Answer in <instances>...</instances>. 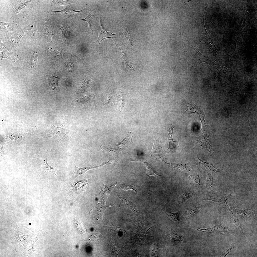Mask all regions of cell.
Listing matches in <instances>:
<instances>
[{
	"mask_svg": "<svg viewBox=\"0 0 257 257\" xmlns=\"http://www.w3.org/2000/svg\"><path fill=\"white\" fill-rule=\"evenodd\" d=\"M112 161L110 160H109L106 162H105L102 164L98 166H96L94 164L90 166L79 168L75 165V169L73 171L72 173V178L73 180H74L79 176L84 174L89 170L101 167L106 164H112Z\"/></svg>",
	"mask_w": 257,
	"mask_h": 257,
	"instance_id": "obj_5",
	"label": "cell"
},
{
	"mask_svg": "<svg viewBox=\"0 0 257 257\" xmlns=\"http://www.w3.org/2000/svg\"><path fill=\"white\" fill-rule=\"evenodd\" d=\"M109 206H106L104 202L103 201L94 203V208L95 213L100 221H102L104 211L106 208Z\"/></svg>",
	"mask_w": 257,
	"mask_h": 257,
	"instance_id": "obj_7",
	"label": "cell"
},
{
	"mask_svg": "<svg viewBox=\"0 0 257 257\" xmlns=\"http://www.w3.org/2000/svg\"><path fill=\"white\" fill-rule=\"evenodd\" d=\"M195 194L193 192L183 191L179 195L176 203L178 204L182 203Z\"/></svg>",
	"mask_w": 257,
	"mask_h": 257,
	"instance_id": "obj_10",
	"label": "cell"
},
{
	"mask_svg": "<svg viewBox=\"0 0 257 257\" xmlns=\"http://www.w3.org/2000/svg\"><path fill=\"white\" fill-rule=\"evenodd\" d=\"M187 178L188 180L196 183L200 186H201L200 183L201 178L199 176L195 174H193L187 176Z\"/></svg>",
	"mask_w": 257,
	"mask_h": 257,
	"instance_id": "obj_15",
	"label": "cell"
},
{
	"mask_svg": "<svg viewBox=\"0 0 257 257\" xmlns=\"http://www.w3.org/2000/svg\"><path fill=\"white\" fill-rule=\"evenodd\" d=\"M174 126L173 128L171 126L170 129L169 128V132L168 133V140L169 143L168 148L167 150V151L169 150L178 147V143L177 141H174L173 140L172 135L173 133V130Z\"/></svg>",
	"mask_w": 257,
	"mask_h": 257,
	"instance_id": "obj_11",
	"label": "cell"
},
{
	"mask_svg": "<svg viewBox=\"0 0 257 257\" xmlns=\"http://www.w3.org/2000/svg\"><path fill=\"white\" fill-rule=\"evenodd\" d=\"M133 136L132 133L129 132L128 133L126 137L119 143L114 145H110L108 146H102L101 148L103 150L108 153L109 155H111L112 153H121L122 150L127 147L131 143Z\"/></svg>",
	"mask_w": 257,
	"mask_h": 257,
	"instance_id": "obj_3",
	"label": "cell"
},
{
	"mask_svg": "<svg viewBox=\"0 0 257 257\" xmlns=\"http://www.w3.org/2000/svg\"><path fill=\"white\" fill-rule=\"evenodd\" d=\"M200 207L198 205L189 208L186 211L185 216L188 217L194 216L198 212Z\"/></svg>",
	"mask_w": 257,
	"mask_h": 257,
	"instance_id": "obj_16",
	"label": "cell"
},
{
	"mask_svg": "<svg viewBox=\"0 0 257 257\" xmlns=\"http://www.w3.org/2000/svg\"><path fill=\"white\" fill-rule=\"evenodd\" d=\"M168 164L171 165L174 167L179 168L182 170L183 171H189L190 170V169L189 167L185 165L170 163Z\"/></svg>",
	"mask_w": 257,
	"mask_h": 257,
	"instance_id": "obj_27",
	"label": "cell"
},
{
	"mask_svg": "<svg viewBox=\"0 0 257 257\" xmlns=\"http://www.w3.org/2000/svg\"><path fill=\"white\" fill-rule=\"evenodd\" d=\"M145 165L146 167V173L148 176V178L149 176L151 175H154L156 177L157 176H161L162 175L158 174L156 172L154 168L152 166L148 163L142 161Z\"/></svg>",
	"mask_w": 257,
	"mask_h": 257,
	"instance_id": "obj_13",
	"label": "cell"
},
{
	"mask_svg": "<svg viewBox=\"0 0 257 257\" xmlns=\"http://www.w3.org/2000/svg\"><path fill=\"white\" fill-rule=\"evenodd\" d=\"M26 35L32 38L34 41L37 40L40 36L37 31L36 24L34 21L29 25L24 28Z\"/></svg>",
	"mask_w": 257,
	"mask_h": 257,
	"instance_id": "obj_6",
	"label": "cell"
},
{
	"mask_svg": "<svg viewBox=\"0 0 257 257\" xmlns=\"http://www.w3.org/2000/svg\"><path fill=\"white\" fill-rule=\"evenodd\" d=\"M47 156H42L40 158V163L41 166L46 171L54 174L57 176L55 172L59 173L60 171L56 169L55 167H53L50 166L47 161Z\"/></svg>",
	"mask_w": 257,
	"mask_h": 257,
	"instance_id": "obj_9",
	"label": "cell"
},
{
	"mask_svg": "<svg viewBox=\"0 0 257 257\" xmlns=\"http://www.w3.org/2000/svg\"><path fill=\"white\" fill-rule=\"evenodd\" d=\"M58 76L55 74H53L48 78V80L54 90H56L58 86Z\"/></svg>",
	"mask_w": 257,
	"mask_h": 257,
	"instance_id": "obj_14",
	"label": "cell"
},
{
	"mask_svg": "<svg viewBox=\"0 0 257 257\" xmlns=\"http://www.w3.org/2000/svg\"><path fill=\"white\" fill-rule=\"evenodd\" d=\"M116 102L119 109L120 110H121L124 104V95L121 92L117 97Z\"/></svg>",
	"mask_w": 257,
	"mask_h": 257,
	"instance_id": "obj_19",
	"label": "cell"
},
{
	"mask_svg": "<svg viewBox=\"0 0 257 257\" xmlns=\"http://www.w3.org/2000/svg\"><path fill=\"white\" fill-rule=\"evenodd\" d=\"M70 0H54L52 1L51 5L52 6H57L68 4L71 3Z\"/></svg>",
	"mask_w": 257,
	"mask_h": 257,
	"instance_id": "obj_24",
	"label": "cell"
},
{
	"mask_svg": "<svg viewBox=\"0 0 257 257\" xmlns=\"http://www.w3.org/2000/svg\"><path fill=\"white\" fill-rule=\"evenodd\" d=\"M95 13L93 12H92L86 18L84 19H82V20L84 21H86L89 24V27L88 30L92 29L91 27V25L93 21L94 18Z\"/></svg>",
	"mask_w": 257,
	"mask_h": 257,
	"instance_id": "obj_22",
	"label": "cell"
},
{
	"mask_svg": "<svg viewBox=\"0 0 257 257\" xmlns=\"http://www.w3.org/2000/svg\"><path fill=\"white\" fill-rule=\"evenodd\" d=\"M75 225L76 229L80 232H83L84 231H84L83 230L84 228L81 224V223H80L79 222L76 221L75 220Z\"/></svg>",
	"mask_w": 257,
	"mask_h": 257,
	"instance_id": "obj_29",
	"label": "cell"
},
{
	"mask_svg": "<svg viewBox=\"0 0 257 257\" xmlns=\"http://www.w3.org/2000/svg\"><path fill=\"white\" fill-rule=\"evenodd\" d=\"M171 238L173 242H180L183 241V237L176 232L174 231H171Z\"/></svg>",
	"mask_w": 257,
	"mask_h": 257,
	"instance_id": "obj_21",
	"label": "cell"
},
{
	"mask_svg": "<svg viewBox=\"0 0 257 257\" xmlns=\"http://www.w3.org/2000/svg\"><path fill=\"white\" fill-rule=\"evenodd\" d=\"M119 188L125 191L132 190L136 193L137 192L136 189L133 185L126 183L121 184L119 185Z\"/></svg>",
	"mask_w": 257,
	"mask_h": 257,
	"instance_id": "obj_20",
	"label": "cell"
},
{
	"mask_svg": "<svg viewBox=\"0 0 257 257\" xmlns=\"http://www.w3.org/2000/svg\"><path fill=\"white\" fill-rule=\"evenodd\" d=\"M213 183V179L211 176L208 175L205 182V185L207 188L210 187L212 185Z\"/></svg>",
	"mask_w": 257,
	"mask_h": 257,
	"instance_id": "obj_28",
	"label": "cell"
},
{
	"mask_svg": "<svg viewBox=\"0 0 257 257\" xmlns=\"http://www.w3.org/2000/svg\"><path fill=\"white\" fill-rule=\"evenodd\" d=\"M163 211L173 222L176 223H178L180 222L179 217V213H171L164 210H163Z\"/></svg>",
	"mask_w": 257,
	"mask_h": 257,
	"instance_id": "obj_17",
	"label": "cell"
},
{
	"mask_svg": "<svg viewBox=\"0 0 257 257\" xmlns=\"http://www.w3.org/2000/svg\"><path fill=\"white\" fill-rule=\"evenodd\" d=\"M197 162L201 165H203L206 169L211 171L218 172V169L215 168L212 164H210L204 162L198 158Z\"/></svg>",
	"mask_w": 257,
	"mask_h": 257,
	"instance_id": "obj_18",
	"label": "cell"
},
{
	"mask_svg": "<svg viewBox=\"0 0 257 257\" xmlns=\"http://www.w3.org/2000/svg\"><path fill=\"white\" fill-rule=\"evenodd\" d=\"M71 136L64 122L59 123L54 125L41 136L43 138L52 137L67 145L70 143Z\"/></svg>",
	"mask_w": 257,
	"mask_h": 257,
	"instance_id": "obj_2",
	"label": "cell"
},
{
	"mask_svg": "<svg viewBox=\"0 0 257 257\" xmlns=\"http://www.w3.org/2000/svg\"><path fill=\"white\" fill-rule=\"evenodd\" d=\"M119 198L123 201L126 206L128 208L132 210L134 212H139L135 210L134 208L132 203L129 200L122 197L120 196H119Z\"/></svg>",
	"mask_w": 257,
	"mask_h": 257,
	"instance_id": "obj_23",
	"label": "cell"
},
{
	"mask_svg": "<svg viewBox=\"0 0 257 257\" xmlns=\"http://www.w3.org/2000/svg\"><path fill=\"white\" fill-rule=\"evenodd\" d=\"M0 29H4L5 30H7V29L9 28L11 30L12 29H15L17 26L16 24L15 25L14 24L10 23H2L0 22Z\"/></svg>",
	"mask_w": 257,
	"mask_h": 257,
	"instance_id": "obj_25",
	"label": "cell"
},
{
	"mask_svg": "<svg viewBox=\"0 0 257 257\" xmlns=\"http://www.w3.org/2000/svg\"><path fill=\"white\" fill-rule=\"evenodd\" d=\"M30 228H27L25 226L19 227L16 228L14 230L11 236L16 238L12 237L15 240L16 243H14L16 247L20 248V250L25 254H31L34 251V245L37 239L36 234Z\"/></svg>",
	"mask_w": 257,
	"mask_h": 257,
	"instance_id": "obj_1",
	"label": "cell"
},
{
	"mask_svg": "<svg viewBox=\"0 0 257 257\" xmlns=\"http://www.w3.org/2000/svg\"><path fill=\"white\" fill-rule=\"evenodd\" d=\"M102 28H101V30H99V31L98 30L99 33L98 38V40L95 42V43H96L99 42V46L101 42L103 40L109 38L112 39L113 37H114V35L116 34H113L111 32H107L106 30L105 31L104 34L102 30Z\"/></svg>",
	"mask_w": 257,
	"mask_h": 257,
	"instance_id": "obj_12",
	"label": "cell"
},
{
	"mask_svg": "<svg viewBox=\"0 0 257 257\" xmlns=\"http://www.w3.org/2000/svg\"><path fill=\"white\" fill-rule=\"evenodd\" d=\"M117 184V183H116L110 186H108L102 184L100 193L102 200L104 201L107 199L112 189Z\"/></svg>",
	"mask_w": 257,
	"mask_h": 257,
	"instance_id": "obj_8",
	"label": "cell"
},
{
	"mask_svg": "<svg viewBox=\"0 0 257 257\" xmlns=\"http://www.w3.org/2000/svg\"><path fill=\"white\" fill-rule=\"evenodd\" d=\"M38 54L36 52H34L32 55L30 61V65L31 68H33L35 65L37 60Z\"/></svg>",
	"mask_w": 257,
	"mask_h": 257,
	"instance_id": "obj_26",
	"label": "cell"
},
{
	"mask_svg": "<svg viewBox=\"0 0 257 257\" xmlns=\"http://www.w3.org/2000/svg\"><path fill=\"white\" fill-rule=\"evenodd\" d=\"M164 153L162 148L157 137H155L153 147L149 157L155 159H162Z\"/></svg>",
	"mask_w": 257,
	"mask_h": 257,
	"instance_id": "obj_4",
	"label": "cell"
}]
</instances>
